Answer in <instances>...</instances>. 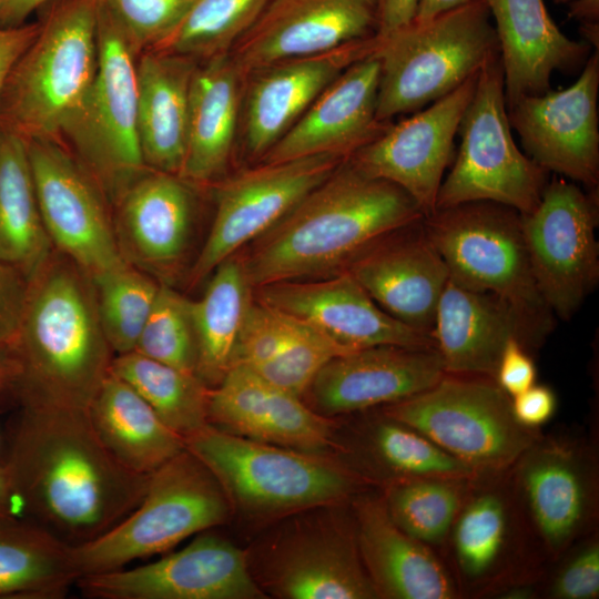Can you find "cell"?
<instances>
[{"label":"cell","mask_w":599,"mask_h":599,"mask_svg":"<svg viewBox=\"0 0 599 599\" xmlns=\"http://www.w3.org/2000/svg\"><path fill=\"white\" fill-rule=\"evenodd\" d=\"M2 1H3V0H0V6L2 4Z\"/></svg>","instance_id":"6125c7cd"},{"label":"cell","mask_w":599,"mask_h":599,"mask_svg":"<svg viewBox=\"0 0 599 599\" xmlns=\"http://www.w3.org/2000/svg\"><path fill=\"white\" fill-rule=\"evenodd\" d=\"M368 448L376 463L390 475L388 481L426 477H478L468 466L425 435L385 414L369 429Z\"/></svg>","instance_id":"b9f144b4"},{"label":"cell","mask_w":599,"mask_h":599,"mask_svg":"<svg viewBox=\"0 0 599 599\" xmlns=\"http://www.w3.org/2000/svg\"><path fill=\"white\" fill-rule=\"evenodd\" d=\"M534 590L530 585L516 583L514 586H506L498 595L499 597L507 599H527L532 597Z\"/></svg>","instance_id":"91938a15"},{"label":"cell","mask_w":599,"mask_h":599,"mask_svg":"<svg viewBox=\"0 0 599 599\" xmlns=\"http://www.w3.org/2000/svg\"><path fill=\"white\" fill-rule=\"evenodd\" d=\"M6 466L39 526L70 545L104 534L142 499L150 475L121 465L88 410L22 407Z\"/></svg>","instance_id":"6da1fadb"},{"label":"cell","mask_w":599,"mask_h":599,"mask_svg":"<svg viewBox=\"0 0 599 599\" xmlns=\"http://www.w3.org/2000/svg\"><path fill=\"white\" fill-rule=\"evenodd\" d=\"M71 545L41 526H0V597L57 599L77 583Z\"/></svg>","instance_id":"8d00e7d4"},{"label":"cell","mask_w":599,"mask_h":599,"mask_svg":"<svg viewBox=\"0 0 599 599\" xmlns=\"http://www.w3.org/2000/svg\"><path fill=\"white\" fill-rule=\"evenodd\" d=\"M478 476L500 475L539 437L511 412V398L486 376L445 373L433 386L384 406Z\"/></svg>","instance_id":"9c48e42d"},{"label":"cell","mask_w":599,"mask_h":599,"mask_svg":"<svg viewBox=\"0 0 599 599\" xmlns=\"http://www.w3.org/2000/svg\"><path fill=\"white\" fill-rule=\"evenodd\" d=\"M254 297L303 321L347 353L382 345L436 348L433 335L386 313L347 271L267 284L254 288Z\"/></svg>","instance_id":"d6986e66"},{"label":"cell","mask_w":599,"mask_h":599,"mask_svg":"<svg viewBox=\"0 0 599 599\" xmlns=\"http://www.w3.org/2000/svg\"><path fill=\"white\" fill-rule=\"evenodd\" d=\"M433 337L446 373L494 379L500 355L520 329L496 296L469 290L450 277L438 301Z\"/></svg>","instance_id":"4dcf8cb0"},{"label":"cell","mask_w":599,"mask_h":599,"mask_svg":"<svg viewBox=\"0 0 599 599\" xmlns=\"http://www.w3.org/2000/svg\"><path fill=\"white\" fill-rule=\"evenodd\" d=\"M353 527L358 551L378 598L450 599L453 578L429 546L402 530L383 497L353 501Z\"/></svg>","instance_id":"f1b7e54d"},{"label":"cell","mask_w":599,"mask_h":599,"mask_svg":"<svg viewBox=\"0 0 599 599\" xmlns=\"http://www.w3.org/2000/svg\"><path fill=\"white\" fill-rule=\"evenodd\" d=\"M397 185L345 160L241 256L253 288L341 273L364 251L420 217Z\"/></svg>","instance_id":"7a4b0ae2"},{"label":"cell","mask_w":599,"mask_h":599,"mask_svg":"<svg viewBox=\"0 0 599 599\" xmlns=\"http://www.w3.org/2000/svg\"><path fill=\"white\" fill-rule=\"evenodd\" d=\"M386 313L433 335L448 267L429 240L423 217L389 233L345 270Z\"/></svg>","instance_id":"cb8c5ba5"},{"label":"cell","mask_w":599,"mask_h":599,"mask_svg":"<svg viewBox=\"0 0 599 599\" xmlns=\"http://www.w3.org/2000/svg\"><path fill=\"white\" fill-rule=\"evenodd\" d=\"M557 408L552 389L545 385H532L511 397V412L519 425L536 430L551 419Z\"/></svg>","instance_id":"681fc988"},{"label":"cell","mask_w":599,"mask_h":599,"mask_svg":"<svg viewBox=\"0 0 599 599\" xmlns=\"http://www.w3.org/2000/svg\"><path fill=\"white\" fill-rule=\"evenodd\" d=\"M270 0H196L179 26L150 50L201 62L227 54Z\"/></svg>","instance_id":"ab89813d"},{"label":"cell","mask_w":599,"mask_h":599,"mask_svg":"<svg viewBox=\"0 0 599 599\" xmlns=\"http://www.w3.org/2000/svg\"><path fill=\"white\" fill-rule=\"evenodd\" d=\"M92 599H263L247 551L207 531L179 551L135 568L80 577Z\"/></svg>","instance_id":"2e32d148"},{"label":"cell","mask_w":599,"mask_h":599,"mask_svg":"<svg viewBox=\"0 0 599 599\" xmlns=\"http://www.w3.org/2000/svg\"><path fill=\"white\" fill-rule=\"evenodd\" d=\"M378 81L376 57L370 54L352 63L258 162L323 154L348 159L393 122L377 119Z\"/></svg>","instance_id":"484cf974"},{"label":"cell","mask_w":599,"mask_h":599,"mask_svg":"<svg viewBox=\"0 0 599 599\" xmlns=\"http://www.w3.org/2000/svg\"><path fill=\"white\" fill-rule=\"evenodd\" d=\"M193 202L190 183L148 169L114 203L113 224L123 258L164 283L187 251Z\"/></svg>","instance_id":"4316f807"},{"label":"cell","mask_w":599,"mask_h":599,"mask_svg":"<svg viewBox=\"0 0 599 599\" xmlns=\"http://www.w3.org/2000/svg\"><path fill=\"white\" fill-rule=\"evenodd\" d=\"M232 505L212 471L186 448L149 476L136 507L89 541L71 545L79 578L166 552L229 520Z\"/></svg>","instance_id":"ba28073f"},{"label":"cell","mask_w":599,"mask_h":599,"mask_svg":"<svg viewBox=\"0 0 599 599\" xmlns=\"http://www.w3.org/2000/svg\"><path fill=\"white\" fill-rule=\"evenodd\" d=\"M345 160L323 154L258 162L223 180L211 230L189 273L190 285L206 280L223 261L268 231Z\"/></svg>","instance_id":"4fadbf2b"},{"label":"cell","mask_w":599,"mask_h":599,"mask_svg":"<svg viewBox=\"0 0 599 599\" xmlns=\"http://www.w3.org/2000/svg\"><path fill=\"white\" fill-rule=\"evenodd\" d=\"M243 82L229 53L197 62L179 174L187 183L206 184L225 173L238 130Z\"/></svg>","instance_id":"f546056e"},{"label":"cell","mask_w":599,"mask_h":599,"mask_svg":"<svg viewBox=\"0 0 599 599\" xmlns=\"http://www.w3.org/2000/svg\"><path fill=\"white\" fill-rule=\"evenodd\" d=\"M39 30L40 22L0 29V100L14 64L35 39Z\"/></svg>","instance_id":"f907efd6"},{"label":"cell","mask_w":599,"mask_h":599,"mask_svg":"<svg viewBox=\"0 0 599 599\" xmlns=\"http://www.w3.org/2000/svg\"><path fill=\"white\" fill-rule=\"evenodd\" d=\"M473 479L393 480L387 483L383 499L389 516L402 530L427 546L439 545L447 539Z\"/></svg>","instance_id":"f35d334b"},{"label":"cell","mask_w":599,"mask_h":599,"mask_svg":"<svg viewBox=\"0 0 599 599\" xmlns=\"http://www.w3.org/2000/svg\"><path fill=\"white\" fill-rule=\"evenodd\" d=\"M379 62L376 115L388 122L450 93L499 54L487 0H474L386 35L375 34Z\"/></svg>","instance_id":"8992f818"},{"label":"cell","mask_w":599,"mask_h":599,"mask_svg":"<svg viewBox=\"0 0 599 599\" xmlns=\"http://www.w3.org/2000/svg\"><path fill=\"white\" fill-rule=\"evenodd\" d=\"M471 1L474 0H419L414 20L424 21Z\"/></svg>","instance_id":"9f6ffc18"},{"label":"cell","mask_w":599,"mask_h":599,"mask_svg":"<svg viewBox=\"0 0 599 599\" xmlns=\"http://www.w3.org/2000/svg\"><path fill=\"white\" fill-rule=\"evenodd\" d=\"M579 32L583 41L593 48V50L599 49V21L579 23Z\"/></svg>","instance_id":"680465c9"},{"label":"cell","mask_w":599,"mask_h":599,"mask_svg":"<svg viewBox=\"0 0 599 599\" xmlns=\"http://www.w3.org/2000/svg\"><path fill=\"white\" fill-rule=\"evenodd\" d=\"M423 224L449 277L496 296L516 317L520 343L539 347L552 329L554 313L534 278L520 213L494 202H468L436 209Z\"/></svg>","instance_id":"5b68a950"},{"label":"cell","mask_w":599,"mask_h":599,"mask_svg":"<svg viewBox=\"0 0 599 599\" xmlns=\"http://www.w3.org/2000/svg\"><path fill=\"white\" fill-rule=\"evenodd\" d=\"M184 443L219 480L232 507L252 516L294 515L334 505L361 485L353 470L326 455L248 439L211 424Z\"/></svg>","instance_id":"52a82bcc"},{"label":"cell","mask_w":599,"mask_h":599,"mask_svg":"<svg viewBox=\"0 0 599 599\" xmlns=\"http://www.w3.org/2000/svg\"><path fill=\"white\" fill-rule=\"evenodd\" d=\"M195 1L98 0V3L139 57L164 40Z\"/></svg>","instance_id":"f6af8a7d"},{"label":"cell","mask_w":599,"mask_h":599,"mask_svg":"<svg viewBox=\"0 0 599 599\" xmlns=\"http://www.w3.org/2000/svg\"><path fill=\"white\" fill-rule=\"evenodd\" d=\"M97 40L93 83L61 134L114 204L148 170L138 133V55L99 3Z\"/></svg>","instance_id":"8fae6325"},{"label":"cell","mask_w":599,"mask_h":599,"mask_svg":"<svg viewBox=\"0 0 599 599\" xmlns=\"http://www.w3.org/2000/svg\"><path fill=\"white\" fill-rule=\"evenodd\" d=\"M98 0H54L14 64L0 100V130L55 140L84 102L98 67Z\"/></svg>","instance_id":"277c9868"},{"label":"cell","mask_w":599,"mask_h":599,"mask_svg":"<svg viewBox=\"0 0 599 599\" xmlns=\"http://www.w3.org/2000/svg\"><path fill=\"white\" fill-rule=\"evenodd\" d=\"M10 345L19 364L13 389L22 407L89 410L114 357L91 276L53 250L29 278Z\"/></svg>","instance_id":"3957f363"},{"label":"cell","mask_w":599,"mask_h":599,"mask_svg":"<svg viewBox=\"0 0 599 599\" xmlns=\"http://www.w3.org/2000/svg\"><path fill=\"white\" fill-rule=\"evenodd\" d=\"M599 50L564 90L525 95L507 106L526 154L547 172L588 190L599 185Z\"/></svg>","instance_id":"e0dca14e"},{"label":"cell","mask_w":599,"mask_h":599,"mask_svg":"<svg viewBox=\"0 0 599 599\" xmlns=\"http://www.w3.org/2000/svg\"><path fill=\"white\" fill-rule=\"evenodd\" d=\"M514 466L518 497L534 530L549 555H561L593 514L595 475L586 454L538 437Z\"/></svg>","instance_id":"603a6c76"},{"label":"cell","mask_w":599,"mask_h":599,"mask_svg":"<svg viewBox=\"0 0 599 599\" xmlns=\"http://www.w3.org/2000/svg\"><path fill=\"white\" fill-rule=\"evenodd\" d=\"M346 353L312 326L295 318L293 334L283 352L271 363L252 372L302 397L321 368L333 357Z\"/></svg>","instance_id":"ee69618b"},{"label":"cell","mask_w":599,"mask_h":599,"mask_svg":"<svg viewBox=\"0 0 599 599\" xmlns=\"http://www.w3.org/2000/svg\"><path fill=\"white\" fill-rule=\"evenodd\" d=\"M133 352L196 374L197 352L191 300L161 282Z\"/></svg>","instance_id":"7bdbcfd3"},{"label":"cell","mask_w":599,"mask_h":599,"mask_svg":"<svg viewBox=\"0 0 599 599\" xmlns=\"http://www.w3.org/2000/svg\"><path fill=\"white\" fill-rule=\"evenodd\" d=\"M520 221L537 287L554 315L568 321L599 280L598 190L554 177Z\"/></svg>","instance_id":"7c38bea8"},{"label":"cell","mask_w":599,"mask_h":599,"mask_svg":"<svg viewBox=\"0 0 599 599\" xmlns=\"http://www.w3.org/2000/svg\"><path fill=\"white\" fill-rule=\"evenodd\" d=\"M567 4L570 19L579 23L599 21V0H571Z\"/></svg>","instance_id":"6f0895ef"},{"label":"cell","mask_w":599,"mask_h":599,"mask_svg":"<svg viewBox=\"0 0 599 599\" xmlns=\"http://www.w3.org/2000/svg\"><path fill=\"white\" fill-rule=\"evenodd\" d=\"M311 515L294 519L250 566L260 588L286 599H377L353 521L326 511Z\"/></svg>","instance_id":"5bb4252c"},{"label":"cell","mask_w":599,"mask_h":599,"mask_svg":"<svg viewBox=\"0 0 599 599\" xmlns=\"http://www.w3.org/2000/svg\"><path fill=\"white\" fill-rule=\"evenodd\" d=\"M445 373L435 347L373 346L329 359L305 394L311 408L331 417L400 402L429 388Z\"/></svg>","instance_id":"7402d4cb"},{"label":"cell","mask_w":599,"mask_h":599,"mask_svg":"<svg viewBox=\"0 0 599 599\" xmlns=\"http://www.w3.org/2000/svg\"><path fill=\"white\" fill-rule=\"evenodd\" d=\"M111 373L129 384L183 438L209 424L211 387L196 374L136 352L115 355Z\"/></svg>","instance_id":"74e56055"},{"label":"cell","mask_w":599,"mask_h":599,"mask_svg":"<svg viewBox=\"0 0 599 599\" xmlns=\"http://www.w3.org/2000/svg\"><path fill=\"white\" fill-rule=\"evenodd\" d=\"M374 45L375 34L247 74L240 115L246 154L258 162L346 68L373 53Z\"/></svg>","instance_id":"44dd1931"},{"label":"cell","mask_w":599,"mask_h":599,"mask_svg":"<svg viewBox=\"0 0 599 599\" xmlns=\"http://www.w3.org/2000/svg\"><path fill=\"white\" fill-rule=\"evenodd\" d=\"M54 0H3L0 6V23L18 27L40 6Z\"/></svg>","instance_id":"db71d44e"},{"label":"cell","mask_w":599,"mask_h":599,"mask_svg":"<svg viewBox=\"0 0 599 599\" xmlns=\"http://www.w3.org/2000/svg\"><path fill=\"white\" fill-rule=\"evenodd\" d=\"M419 0H376L377 35H386L414 20Z\"/></svg>","instance_id":"816d5d0a"},{"label":"cell","mask_w":599,"mask_h":599,"mask_svg":"<svg viewBox=\"0 0 599 599\" xmlns=\"http://www.w3.org/2000/svg\"><path fill=\"white\" fill-rule=\"evenodd\" d=\"M537 370L528 349L511 337L497 365L494 380L511 398L536 384Z\"/></svg>","instance_id":"c3c4849f"},{"label":"cell","mask_w":599,"mask_h":599,"mask_svg":"<svg viewBox=\"0 0 599 599\" xmlns=\"http://www.w3.org/2000/svg\"><path fill=\"white\" fill-rule=\"evenodd\" d=\"M41 217L53 248L91 277L128 263L120 251L109 201L57 140L27 142Z\"/></svg>","instance_id":"9a60e30c"},{"label":"cell","mask_w":599,"mask_h":599,"mask_svg":"<svg viewBox=\"0 0 599 599\" xmlns=\"http://www.w3.org/2000/svg\"><path fill=\"white\" fill-rule=\"evenodd\" d=\"M556 3L558 4H564V3H568L569 1L571 0H554Z\"/></svg>","instance_id":"94428289"},{"label":"cell","mask_w":599,"mask_h":599,"mask_svg":"<svg viewBox=\"0 0 599 599\" xmlns=\"http://www.w3.org/2000/svg\"><path fill=\"white\" fill-rule=\"evenodd\" d=\"M29 278L0 258V343L11 344L23 314Z\"/></svg>","instance_id":"7dc6e473"},{"label":"cell","mask_w":599,"mask_h":599,"mask_svg":"<svg viewBox=\"0 0 599 599\" xmlns=\"http://www.w3.org/2000/svg\"><path fill=\"white\" fill-rule=\"evenodd\" d=\"M23 510L6 464H0V526L17 522Z\"/></svg>","instance_id":"f5cc1de1"},{"label":"cell","mask_w":599,"mask_h":599,"mask_svg":"<svg viewBox=\"0 0 599 599\" xmlns=\"http://www.w3.org/2000/svg\"><path fill=\"white\" fill-rule=\"evenodd\" d=\"M197 62L146 50L136 59L138 133L149 170L179 175L183 165L191 81Z\"/></svg>","instance_id":"1f68e13d"},{"label":"cell","mask_w":599,"mask_h":599,"mask_svg":"<svg viewBox=\"0 0 599 599\" xmlns=\"http://www.w3.org/2000/svg\"><path fill=\"white\" fill-rule=\"evenodd\" d=\"M478 74L389 126L347 161L374 179L405 191L424 216L435 210L444 172L454 160V141Z\"/></svg>","instance_id":"ac0fdd59"},{"label":"cell","mask_w":599,"mask_h":599,"mask_svg":"<svg viewBox=\"0 0 599 599\" xmlns=\"http://www.w3.org/2000/svg\"><path fill=\"white\" fill-rule=\"evenodd\" d=\"M599 596V544L592 540L573 551L549 586L556 599H595Z\"/></svg>","instance_id":"bcb514c9"},{"label":"cell","mask_w":599,"mask_h":599,"mask_svg":"<svg viewBox=\"0 0 599 599\" xmlns=\"http://www.w3.org/2000/svg\"><path fill=\"white\" fill-rule=\"evenodd\" d=\"M504 84L498 54L478 73L458 126L460 144L440 184L435 210L486 201L527 214L540 202L549 172L515 143Z\"/></svg>","instance_id":"30bf717a"},{"label":"cell","mask_w":599,"mask_h":599,"mask_svg":"<svg viewBox=\"0 0 599 599\" xmlns=\"http://www.w3.org/2000/svg\"><path fill=\"white\" fill-rule=\"evenodd\" d=\"M19 364L9 344L0 343V392L14 387Z\"/></svg>","instance_id":"11a10c76"},{"label":"cell","mask_w":599,"mask_h":599,"mask_svg":"<svg viewBox=\"0 0 599 599\" xmlns=\"http://www.w3.org/2000/svg\"><path fill=\"white\" fill-rule=\"evenodd\" d=\"M209 424L248 439L326 455L334 423L254 372L233 366L210 389Z\"/></svg>","instance_id":"d4e9b609"},{"label":"cell","mask_w":599,"mask_h":599,"mask_svg":"<svg viewBox=\"0 0 599 599\" xmlns=\"http://www.w3.org/2000/svg\"><path fill=\"white\" fill-rule=\"evenodd\" d=\"M88 413L105 448L133 473L151 475L185 449L184 438L167 427L129 384L111 372Z\"/></svg>","instance_id":"836d02e7"},{"label":"cell","mask_w":599,"mask_h":599,"mask_svg":"<svg viewBox=\"0 0 599 599\" xmlns=\"http://www.w3.org/2000/svg\"><path fill=\"white\" fill-rule=\"evenodd\" d=\"M91 278L100 324L114 356L133 352L161 282L129 263Z\"/></svg>","instance_id":"60d3db41"},{"label":"cell","mask_w":599,"mask_h":599,"mask_svg":"<svg viewBox=\"0 0 599 599\" xmlns=\"http://www.w3.org/2000/svg\"><path fill=\"white\" fill-rule=\"evenodd\" d=\"M53 250L38 204L27 141L0 130V258L30 278Z\"/></svg>","instance_id":"d590c367"},{"label":"cell","mask_w":599,"mask_h":599,"mask_svg":"<svg viewBox=\"0 0 599 599\" xmlns=\"http://www.w3.org/2000/svg\"><path fill=\"white\" fill-rule=\"evenodd\" d=\"M504 71L507 106L550 90L552 74L583 67L590 45L567 37L544 0H487Z\"/></svg>","instance_id":"83f0119b"},{"label":"cell","mask_w":599,"mask_h":599,"mask_svg":"<svg viewBox=\"0 0 599 599\" xmlns=\"http://www.w3.org/2000/svg\"><path fill=\"white\" fill-rule=\"evenodd\" d=\"M474 478L448 537L459 580L486 589L510 571L516 551V517L511 498L497 484Z\"/></svg>","instance_id":"d6a6232c"},{"label":"cell","mask_w":599,"mask_h":599,"mask_svg":"<svg viewBox=\"0 0 599 599\" xmlns=\"http://www.w3.org/2000/svg\"><path fill=\"white\" fill-rule=\"evenodd\" d=\"M377 27L376 0H270L229 55L244 81L271 63L369 38Z\"/></svg>","instance_id":"ffe728a7"},{"label":"cell","mask_w":599,"mask_h":599,"mask_svg":"<svg viewBox=\"0 0 599 599\" xmlns=\"http://www.w3.org/2000/svg\"><path fill=\"white\" fill-rule=\"evenodd\" d=\"M209 277L201 298L191 300V316L197 352L196 375L212 388L231 368L254 288L236 254L223 261Z\"/></svg>","instance_id":"e575fe53"}]
</instances>
